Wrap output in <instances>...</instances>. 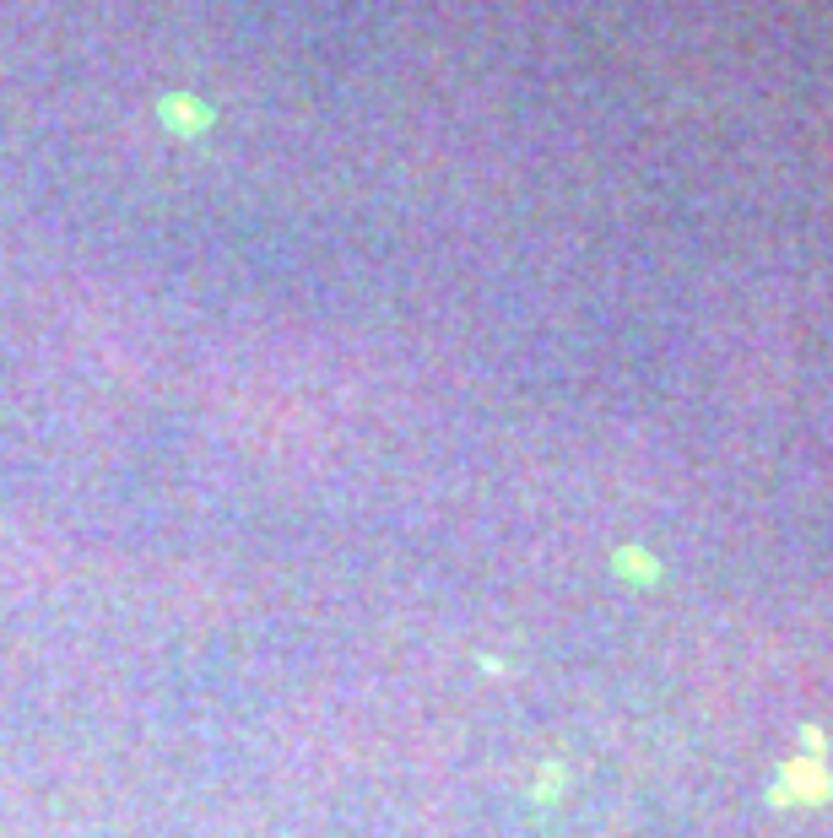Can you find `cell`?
I'll return each instance as SVG.
<instances>
[{"label": "cell", "instance_id": "cell-1", "mask_svg": "<svg viewBox=\"0 0 833 838\" xmlns=\"http://www.w3.org/2000/svg\"><path fill=\"white\" fill-rule=\"evenodd\" d=\"M157 114H163V125L174 130V136H184V141H195L201 130H211V119H217L201 98H190V92H174V98H163V103H157Z\"/></svg>", "mask_w": 833, "mask_h": 838}]
</instances>
